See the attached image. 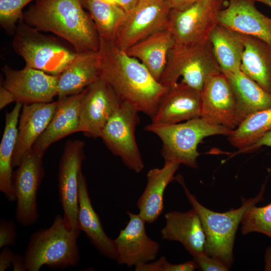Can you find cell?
<instances>
[{
    "instance_id": "1",
    "label": "cell",
    "mask_w": 271,
    "mask_h": 271,
    "mask_svg": "<svg viewBox=\"0 0 271 271\" xmlns=\"http://www.w3.org/2000/svg\"><path fill=\"white\" fill-rule=\"evenodd\" d=\"M100 77L122 100L151 118L167 91L138 60L120 49L113 40L99 38Z\"/></svg>"
},
{
    "instance_id": "2",
    "label": "cell",
    "mask_w": 271,
    "mask_h": 271,
    "mask_svg": "<svg viewBox=\"0 0 271 271\" xmlns=\"http://www.w3.org/2000/svg\"><path fill=\"white\" fill-rule=\"evenodd\" d=\"M22 21L40 32L53 33L77 53L99 50L96 28L81 0H37L24 13Z\"/></svg>"
},
{
    "instance_id": "3",
    "label": "cell",
    "mask_w": 271,
    "mask_h": 271,
    "mask_svg": "<svg viewBox=\"0 0 271 271\" xmlns=\"http://www.w3.org/2000/svg\"><path fill=\"white\" fill-rule=\"evenodd\" d=\"M79 229H72L57 215L51 226L34 232L24 254L27 270L39 271L44 265L55 269L75 266L79 262Z\"/></svg>"
},
{
    "instance_id": "4",
    "label": "cell",
    "mask_w": 271,
    "mask_h": 271,
    "mask_svg": "<svg viewBox=\"0 0 271 271\" xmlns=\"http://www.w3.org/2000/svg\"><path fill=\"white\" fill-rule=\"evenodd\" d=\"M178 181L184 188L186 196L197 213L206 236L204 252L209 256L223 262L228 268L233 261V250L235 233L247 209L262 200L265 191L263 184L254 197L242 198L241 206L237 209L219 213L212 211L200 203L191 193L183 181Z\"/></svg>"
},
{
    "instance_id": "5",
    "label": "cell",
    "mask_w": 271,
    "mask_h": 271,
    "mask_svg": "<svg viewBox=\"0 0 271 271\" xmlns=\"http://www.w3.org/2000/svg\"><path fill=\"white\" fill-rule=\"evenodd\" d=\"M145 129L161 139L165 161L177 162L193 169L198 167L197 160L200 154L197 148L204 138L214 135L228 136L233 131L201 117L168 125L151 123Z\"/></svg>"
},
{
    "instance_id": "6",
    "label": "cell",
    "mask_w": 271,
    "mask_h": 271,
    "mask_svg": "<svg viewBox=\"0 0 271 271\" xmlns=\"http://www.w3.org/2000/svg\"><path fill=\"white\" fill-rule=\"evenodd\" d=\"M12 47L24 60L26 66L59 75L77 55L69 44L56 37L45 35L23 21L14 34Z\"/></svg>"
},
{
    "instance_id": "7",
    "label": "cell",
    "mask_w": 271,
    "mask_h": 271,
    "mask_svg": "<svg viewBox=\"0 0 271 271\" xmlns=\"http://www.w3.org/2000/svg\"><path fill=\"white\" fill-rule=\"evenodd\" d=\"M209 41L192 45L175 44L170 50L160 83L167 88L181 81L201 91L206 80L221 73Z\"/></svg>"
},
{
    "instance_id": "8",
    "label": "cell",
    "mask_w": 271,
    "mask_h": 271,
    "mask_svg": "<svg viewBox=\"0 0 271 271\" xmlns=\"http://www.w3.org/2000/svg\"><path fill=\"white\" fill-rule=\"evenodd\" d=\"M139 112L132 104L122 100L104 126L100 137L126 167L137 173L142 172L145 167L135 138L136 128L140 120Z\"/></svg>"
},
{
    "instance_id": "9",
    "label": "cell",
    "mask_w": 271,
    "mask_h": 271,
    "mask_svg": "<svg viewBox=\"0 0 271 271\" xmlns=\"http://www.w3.org/2000/svg\"><path fill=\"white\" fill-rule=\"evenodd\" d=\"M225 0H199L182 10H171L168 29L175 43L192 45L209 41Z\"/></svg>"
},
{
    "instance_id": "10",
    "label": "cell",
    "mask_w": 271,
    "mask_h": 271,
    "mask_svg": "<svg viewBox=\"0 0 271 271\" xmlns=\"http://www.w3.org/2000/svg\"><path fill=\"white\" fill-rule=\"evenodd\" d=\"M171 10L168 0H139L126 13L113 41L126 51L152 34L167 29Z\"/></svg>"
},
{
    "instance_id": "11",
    "label": "cell",
    "mask_w": 271,
    "mask_h": 271,
    "mask_svg": "<svg viewBox=\"0 0 271 271\" xmlns=\"http://www.w3.org/2000/svg\"><path fill=\"white\" fill-rule=\"evenodd\" d=\"M13 172L12 185L16 201V218L25 227L35 224L39 218L37 193L44 175L43 157L32 149Z\"/></svg>"
},
{
    "instance_id": "12",
    "label": "cell",
    "mask_w": 271,
    "mask_h": 271,
    "mask_svg": "<svg viewBox=\"0 0 271 271\" xmlns=\"http://www.w3.org/2000/svg\"><path fill=\"white\" fill-rule=\"evenodd\" d=\"M121 101L110 85L100 77L82 91L78 132L89 137L100 138Z\"/></svg>"
},
{
    "instance_id": "13",
    "label": "cell",
    "mask_w": 271,
    "mask_h": 271,
    "mask_svg": "<svg viewBox=\"0 0 271 271\" xmlns=\"http://www.w3.org/2000/svg\"><path fill=\"white\" fill-rule=\"evenodd\" d=\"M3 86L13 95L15 102L24 104L53 101L57 96L58 75L26 66L15 70L8 65L2 68Z\"/></svg>"
},
{
    "instance_id": "14",
    "label": "cell",
    "mask_w": 271,
    "mask_h": 271,
    "mask_svg": "<svg viewBox=\"0 0 271 271\" xmlns=\"http://www.w3.org/2000/svg\"><path fill=\"white\" fill-rule=\"evenodd\" d=\"M84 148V143L81 140L67 141L59 165L58 190L63 217L73 229H79L78 178L85 158Z\"/></svg>"
},
{
    "instance_id": "15",
    "label": "cell",
    "mask_w": 271,
    "mask_h": 271,
    "mask_svg": "<svg viewBox=\"0 0 271 271\" xmlns=\"http://www.w3.org/2000/svg\"><path fill=\"white\" fill-rule=\"evenodd\" d=\"M126 213L129 221L114 239L117 263L130 267L155 260L160 249V244L147 235L146 222L139 213Z\"/></svg>"
},
{
    "instance_id": "16",
    "label": "cell",
    "mask_w": 271,
    "mask_h": 271,
    "mask_svg": "<svg viewBox=\"0 0 271 271\" xmlns=\"http://www.w3.org/2000/svg\"><path fill=\"white\" fill-rule=\"evenodd\" d=\"M201 93L200 117L231 130L238 126L235 97L224 73L221 72L209 78Z\"/></svg>"
},
{
    "instance_id": "17",
    "label": "cell",
    "mask_w": 271,
    "mask_h": 271,
    "mask_svg": "<svg viewBox=\"0 0 271 271\" xmlns=\"http://www.w3.org/2000/svg\"><path fill=\"white\" fill-rule=\"evenodd\" d=\"M201 93L180 81L167 89L162 97L152 123L168 125L199 118Z\"/></svg>"
},
{
    "instance_id": "18",
    "label": "cell",
    "mask_w": 271,
    "mask_h": 271,
    "mask_svg": "<svg viewBox=\"0 0 271 271\" xmlns=\"http://www.w3.org/2000/svg\"><path fill=\"white\" fill-rule=\"evenodd\" d=\"M252 0H228L217 16V23L241 35L271 45V18L260 12Z\"/></svg>"
},
{
    "instance_id": "19",
    "label": "cell",
    "mask_w": 271,
    "mask_h": 271,
    "mask_svg": "<svg viewBox=\"0 0 271 271\" xmlns=\"http://www.w3.org/2000/svg\"><path fill=\"white\" fill-rule=\"evenodd\" d=\"M57 106L58 100L23 105L12 158L13 168L18 167L24 157L32 149L51 121Z\"/></svg>"
},
{
    "instance_id": "20",
    "label": "cell",
    "mask_w": 271,
    "mask_h": 271,
    "mask_svg": "<svg viewBox=\"0 0 271 271\" xmlns=\"http://www.w3.org/2000/svg\"><path fill=\"white\" fill-rule=\"evenodd\" d=\"M82 91L58 99V106L46 129L34 144L32 150L43 157L53 143L69 134L78 132L80 106Z\"/></svg>"
},
{
    "instance_id": "21",
    "label": "cell",
    "mask_w": 271,
    "mask_h": 271,
    "mask_svg": "<svg viewBox=\"0 0 271 271\" xmlns=\"http://www.w3.org/2000/svg\"><path fill=\"white\" fill-rule=\"evenodd\" d=\"M162 238L180 242L193 256L204 252L206 236L200 219L193 208L188 211L169 212L165 214Z\"/></svg>"
},
{
    "instance_id": "22",
    "label": "cell",
    "mask_w": 271,
    "mask_h": 271,
    "mask_svg": "<svg viewBox=\"0 0 271 271\" xmlns=\"http://www.w3.org/2000/svg\"><path fill=\"white\" fill-rule=\"evenodd\" d=\"M78 227L103 256L115 260L117 252L114 239L105 233L90 198L86 178L80 171L78 178Z\"/></svg>"
},
{
    "instance_id": "23",
    "label": "cell",
    "mask_w": 271,
    "mask_h": 271,
    "mask_svg": "<svg viewBox=\"0 0 271 271\" xmlns=\"http://www.w3.org/2000/svg\"><path fill=\"white\" fill-rule=\"evenodd\" d=\"M100 77L99 51L77 53L73 61L58 75V98L81 93Z\"/></svg>"
},
{
    "instance_id": "24",
    "label": "cell",
    "mask_w": 271,
    "mask_h": 271,
    "mask_svg": "<svg viewBox=\"0 0 271 271\" xmlns=\"http://www.w3.org/2000/svg\"><path fill=\"white\" fill-rule=\"evenodd\" d=\"M180 165L173 161H165L162 168L148 171L146 186L137 202L139 214L146 222L153 223L162 213L165 191L175 179L174 174Z\"/></svg>"
},
{
    "instance_id": "25",
    "label": "cell",
    "mask_w": 271,
    "mask_h": 271,
    "mask_svg": "<svg viewBox=\"0 0 271 271\" xmlns=\"http://www.w3.org/2000/svg\"><path fill=\"white\" fill-rule=\"evenodd\" d=\"M167 28L157 32L129 47L125 52L141 62L160 82L170 50L175 44Z\"/></svg>"
},
{
    "instance_id": "26",
    "label": "cell",
    "mask_w": 271,
    "mask_h": 271,
    "mask_svg": "<svg viewBox=\"0 0 271 271\" xmlns=\"http://www.w3.org/2000/svg\"><path fill=\"white\" fill-rule=\"evenodd\" d=\"M224 74L234 94L239 124L250 115L271 107V94L241 70Z\"/></svg>"
},
{
    "instance_id": "27",
    "label": "cell",
    "mask_w": 271,
    "mask_h": 271,
    "mask_svg": "<svg viewBox=\"0 0 271 271\" xmlns=\"http://www.w3.org/2000/svg\"><path fill=\"white\" fill-rule=\"evenodd\" d=\"M243 35L244 50L240 70L271 94V45L258 38Z\"/></svg>"
},
{
    "instance_id": "28",
    "label": "cell",
    "mask_w": 271,
    "mask_h": 271,
    "mask_svg": "<svg viewBox=\"0 0 271 271\" xmlns=\"http://www.w3.org/2000/svg\"><path fill=\"white\" fill-rule=\"evenodd\" d=\"M209 41L222 73L240 70L244 50L243 35L217 24L211 31Z\"/></svg>"
},
{
    "instance_id": "29",
    "label": "cell",
    "mask_w": 271,
    "mask_h": 271,
    "mask_svg": "<svg viewBox=\"0 0 271 271\" xmlns=\"http://www.w3.org/2000/svg\"><path fill=\"white\" fill-rule=\"evenodd\" d=\"M23 104L16 102L13 109L6 113L5 125L0 145V190L9 201H16L12 185V158L18 132V121Z\"/></svg>"
},
{
    "instance_id": "30",
    "label": "cell",
    "mask_w": 271,
    "mask_h": 271,
    "mask_svg": "<svg viewBox=\"0 0 271 271\" xmlns=\"http://www.w3.org/2000/svg\"><path fill=\"white\" fill-rule=\"evenodd\" d=\"M83 8L89 12L99 37L113 40L126 12L116 4L102 0H81Z\"/></svg>"
},
{
    "instance_id": "31",
    "label": "cell",
    "mask_w": 271,
    "mask_h": 271,
    "mask_svg": "<svg viewBox=\"0 0 271 271\" xmlns=\"http://www.w3.org/2000/svg\"><path fill=\"white\" fill-rule=\"evenodd\" d=\"M270 131L271 107L250 115L227 137L238 151L251 146Z\"/></svg>"
},
{
    "instance_id": "32",
    "label": "cell",
    "mask_w": 271,
    "mask_h": 271,
    "mask_svg": "<svg viewBox=\"0 0 271 271\" xmlns=\"http://www.w3.org/2000/svg\"><path fill=\"white\" fill-rule=\"evenodd\" d=\"M241 223L243 234L257 232L271 238V203L260 207L251 206L244 213Z\"/></svg>"
},
{
    "instance_id": "33",
    "label": "cell",
    "mask_w": 271,
    "mask_h": 271,
    "mask_svg": "<svg viewBox=\"0 0 271 271\" xmlns=\"http://www.w3.org/2000/svg\"><path fill=\"white\" fill-rule=\"evenodd\" d=\"M34 0H0V25L5 31L14 34L18 24L22 21L23 10Z\"/></svg>"
},
{
    "instance_id": "34",
    "label": "cell",
    "mask_w": 271,
    "mask_h": 271,
    "mask_svg": "<svg viewBox=\"0 0 271 271\" xmlns=\"http://www.w3.org/2000/svg\"><path fill=\"white\" fill-rule=\"evenodd\" d=\"M197 268L203 271H227L228 267L220 260L208 255L205 252L193 256Z\"/></svg>"
},
{
    "instance_id": "35",
    "label": "cell",
    "mask_w": 271,
    "mask_h": 271,
    "mask_svg": "<svg viewBox=\"0 0 271 271\" xmlns=\"http://www.w3.org/2000/svg\"><path fill=\"white\" fill-rule=\"evenodd\" d=\"M16 226L12 220L2 219L0 221V248L13 246L17 238Z\"/></svg>"
},
{
    "instance_id": "36",
    "label": "cell",
    "mask_w": 271,
    "mask_h": 271,
    "mask_svg": "<svg viewBox=\"0 0 271 271\" xmlns=\"http://www.w3.org/2000/svg\"><path fill=\"white\" fill-rule=\"evenodd\" d=\"M196 268L197 266L194 260L178 264H173L168 261L165 271H193Z\"/></svg>"
},
{
    "instance_id": "37",
    "label": "cell",
    "mask_w": 271,
    "mask_h": 271,
    "mask_svg": "<svg viewBox=\"0 0 271 271\" xmlns=\"http://www.w3.org/2000/svg\"><path fill=\"white\" fill-rule=\"evenodd\" d=\"M262 146L271 147V131L263 136L256 143L251 146L245 148L241 151H238L235 152L233 155H235L238 154L249 153L256 150L257 149Z\"/></svg>"
},
{
    "instance_id": "38",
    "label": "cell",
    "mask_w": 271,
    "mask_h": 271,
    "mask_svg": "<svg viewBox=\"0 0 271 271\" xmlns=\"http://www.w3.org/2000/svg\"><path fill=\"white\" fill-rule=\"evenodd\" d=\"M15 253L8 247H5L0 253V270L8 269L12 263Z\"/></svg>"
},
{
    "instance_id": "39",
    "label": "cell",
    "mask_w": 271,
    "mask_h": 271,
    "mask_svg": "<svg viewBox=\"0 0 271 271\" xmlns=\"http://www.w3.org/2000/svg\"><path fill=\"white\" fill-rule=\"evenodd\" d=\"M15 102V98L12 93L3 86L0 88V108H4L9 104Z\"/></svg>"
},
{
    "instance_id": "40",
    "label": "cell",
    "mask_w": 271,
    "mask_h": 271,
    "mask_svg": "<svg viewBox=\"0 0 271 271\" xmlns=\"http://www.w3.org/2000/svg\"><path fill=\"white\" fill-rule=\"evenodd\" d=\"M199 0H168L172 10H182L192 5Z\"/></svg>"
},
{
    "instance_id": "41",
    "label": "cell",
    "mask_w": 271,
    "mask_h": 271,
    "mask_svg": "<svg viewBox=\"0 0 271 271\" xmlns=\"http://www.w3.org/2000/svg\"><path fill=\"white\" fill-rule=\"evenodd\" d=\"M12 265L13 267V270H27L24 256H22L19 253L14 254Z\"/></svg>"
},
{
    "instance_id": "42",
    "label": "cell",
    "mask_w": 271,
    "mask_h": 271,
    "mask_svg": "<svg viewBox=\"0 0 271 271\" xmlns=\"http://www.w3.org/2000/svg\"><path fill=\"white\" fill-rule=\"evenodd\" d=\"M139 1V0H118L117 5L127 13L134 7Z\"/></svg>"
},
{
    "instance_id": "43",
    "label": "cell",
    "mask_w": 271,
    "mask_h": 271,
    "mask_svg": "<svg viewBox=\"0 0 271 271\" xmlns=\"http://www.w3.org/2000/svg\"><path fill=\"white\" fill-rule=\"evenodd\" d=\"M264 262V270L266 271H271V246L266 250Z\"/></svg>"
},
{
    "instance_id": "44",
    "label": "cell",
    "mask_w": 271,
    "mask_h": 271,
    "mask_svg": "<svg viewBox=\"0 0 271 271\" xmlns=\"http://www.w3.org/2000/svg\"><path fill=\"white\" fill-rule=\"evenodd\" d=\"M261 3L271 9V0H252Z\"/></svg>"
},
{
    "instance_id": "45",
    "label": "cell",
    "mask_w": 271,
    "mask_h": 271,
    "mask_svg": "<svg viewBox=\"0 0 271 271\" xmlns=\"http://www.w3.org/2000/svg\"><path fill=\"white\" fill-rule=\"evenodd\" d=\"M105 2H106V3H109V4H117V2L118 1V0H102Z\"/></svg>"
}]
</instances>
